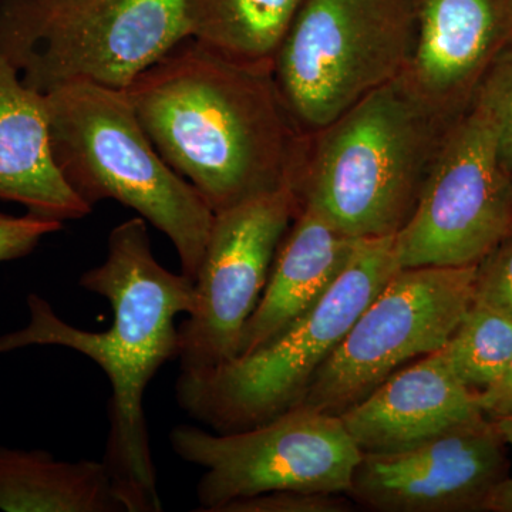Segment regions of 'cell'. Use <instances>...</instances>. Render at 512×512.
<instances>
[{
    "instance_id": "1",
    "label": "cell",
    "mask_w": 512,
    "mask_h": 512,
    "mask_svg": "<svg viewBox=\"0 0 512 512\" xmlns=\"http://www.w3.org/2000/svg\"><path fill=\"white\" fill-rule=\"evenodd\" d=\"M158 154L217 212L291 184L306 134L272 63H247L192 37L124 90Z\"/></svg>"
},
{
    "instance_id": "2",
    "label": "cell",
    "mask_w": 512,
    "mask_h": 512,
    "mask_svg": "<svg viewBox=\"0 0 512 512\" xmlns=\"http://www.w3.org/2000/svg\"><path fill=\"white\" fill-rule=\"evenodd\" d=\"M79 284L110 303L109 328L101 332L76 328L64 322L46 299L30 293L28 325L0 336V353L60 346L92 359L111 386L103 461L117 495L127 512L163 511L144 394L158 370L177 359L175 319L194 309V281L157 261L147 221L136 217L110 232L106 259L84 272Z\"/></svg>"
},
{
    "instance_id": "3",
    "label": "cell",
    "mask_w": 512,
    "mask_h": 512,
    "mask_svg": "<svg viewBox=\"0 0 512 512\" xmlns=\"http://www.w3.org/2000/svg\"><path fill=\"white\" fill-rule=\"evenodd\" d=\"M456 121L431 110L400 76L306 134L289 187L299 205L346 237H394L412 217Z\"/></svg>"
},
{
    "instance_id": "4",
    "label": "cell",
    "mask_w": 512,
    "mask_h": 512,
    "mask_svg": "<svg viewBox=\"0 0 512 512\" xmlns=\"http://www.w3.org/2000/svg\"><path fill=\"white\" fill-rule=\"evenodd\" d=\"M43 97L53 160L77 197L136 211L173 242L181 272L195 281L214 211L158 154L124 90L77 83Z\"/></svg>"
},
{
    "instance_id": "5",
    "label": "cell",
    "mask_w": 512,
    "mask_h": 512,
    "mask_svg": "<svg viewBox=\"0 0 512 512\" xmlns=\"http://www.w3.org/2000/svg\"><path fill=\"white\" fill-rule=\"evenodd\" d=\"M399 269L394 237L359 239L325 295L264 348L205 372H180L178 406L215 433L251 429L292 409Z\"/></svg>"
},
{
    "instance_id": "6",
    "label": "cell",
    "mask_w": 512,
    "mask_h": 512,
    "mask_svg": "<svg viewBox=\"0 0 512 512\" xmlns=\"http://www.w3.org/2000/svg\"><path fill=\"white\" fill-rule=\"evenodd\" d=\"M187 37V0H0V49L42 96L126 90Z\"/></svg>"
},
{
    "instance_id": "7",
    "label": "cell",
    "mask_w": 512,
    "mask_h": 512,
    "mask_svg": "<svg viewBox=\"0 0 512 512\" xmlns=\"http://www.w3.org/2000/svg\"><path fill=\"white\" fill-rule=\"evenodd\" d=\"M416 47L412 0H305L272 62L303 133L399 79Z\"/></svg>"
},
{
    "instance_id": "8",
    "label": "cell",
    "mask_w": 512,
    "mask_h": 512,
    "mask_svg": "<svg viewBox=\"0 0 512 512\" xmlns=\"http://www.w3.org/2000/svg\"><path fill=\"white\" fill-rule=\"evenodd\" d=\"M476 266L400 268L319 367L296 406L339 416L410 360L443 348L473 305Z\"/></svg>"
},
{
    "instance_id": "9",
    "label": "cell",
    "mask_w": 512,
    "mask_h": 512,
    "mask_svg": "<svg viewBox=\"0 0 512 512\" xmlns=\"http://www.w3.org/2000/svg\"><path fill=\"white\" fill-rule=\"evenodd\" d=\"M170 444L178 457L204 468L195 510L201 512L271 491L348 494L362 457L339 416L298 406L234 433L181 424Z\"/></svg>"
},
{
    "instance_id": "10",
    "label": "cell",
    "mask_w": 512,
    "mask_h": 512,
    "mask_svg": "<svg viewBox=\"0 0 512 512\" xmlns=\"http://www.w3.org/2000/svg\"><path fill=\"white\" fill-rule=\"evenodd\" d=\"M512 231V171L493 121L471 106L448 130L412 217L396 235L400 268L477 265Z\"/></svg>"
},
{
    "instance_id": "11",
    "label": "cell",
    "mask_w": 512,
    "mask_h": 512,
    "mask_svg": "<svg viewBox=\"0 0 512 512\" xmlns=\"http://www.w3.org/2000/svg\"><path fill=\"white\" fill-rule=\"evenodd\" d=\"M296 212L298 200L288 185L214 215L194 281V309L178 326L181 372H205L237 357L242 330Z\"/></svg>"
},
{
    "instance_id": "12",
    "label": "cell",
    "mask_w": 512,
    "mask_h": 512,
    "mask_svg": "<svg viewBox=\"0 0 512 512\" xmlns=\"http://www.w3.org/2000/svg\"><path fill=\"white\" fill-rule=\"evenodd\" d=\"M505 441L483 416L387 454H362L349 497L377 512L491 511L508 477Z\"/></svg>"
},
{
    "instance_id": "13",
    "label": "cell",
    "mask_w": 512,
    "mask_h": 512,
    "mask_svg": "<svg viewBox=\"0 0 512 512\" xmlns=\"http://www.w3.org/2000/svg\"><path fill=\"white\" fill-rule=\"evenodd\" d=\"M416 47L403 82L444 120L476 99L485 74L512 43V0H412Z\"/></svg>"
},
{
    "instance_id": "14",
    "label": "cell",
    "mask_w": 512,
    "mask_h": 512,
    "mask_svg": "<svg viewBox=\"0 0 512 512\" xmlns=\"http://www.w3.org/2000/svg\"><path fill=\"white\" fill-rule=\"evenodd\" d=\"M483 416L480 392L461 382L441 349L397 370L339 414L362 454L419 446Z\"/></svg>"
},
{
    "instance_id": "15",
    "label": "cell",
    "mask_w": 512,
    "mask_h": 512,
    "mask_svg": "<svg viewBox=\"0 0 512 512\" xmlns=\"http://www.w3.org/2000/svg\"><path fill=\"white\" fill-rule=\"evenodd\" d=\"M0 200L55 221L92 212L64 181L50 148L45 97L23 83L0 49Z\"/></svg>"
},
{
    "instance_id": "16",
    "label": "cell",
    "mask_w": 512,
    "mask_h": 512,
    "mask_svg": "<svg viewBox=\"0 0 512 512\" xmlns=\"http://www.w3.org/2000/svg\"><path fill=\"white\" fill-rule=\"evenodd\" d=\"M357 241L298 204L261 299L242 330L237 356L264 348L311 309L343 271Z\"/></svg>"
},
{
    "instance_id": "17",
    "label": "cell",
    "mask_w": 512,
    "mask_h": 512,
    "mask_svg": "<svg viewBox=\"0 0 512 512\" xmlns=\"http://www.w3.org/2000/svg\"><path fill=\"white\" fill-rule=\"evenodd\" d=\"M0 510L127 512L103 460H56L43 450L0 446Z\"/></svg>"
},
{
    "instance_id": "18",
    "label": "cell",
    "mask_w": 512,
    "mask_h": 512,
    "mask_svg": "<svg viewBox=\"0 0 512 512\" xmlns=\"http://www.w3.org/2000/svg\"><path fill=\"white\" fill-rule=\"evenodd\" d=\"M305 0H187L190 37L221 55L272 63Z\"/></svg>"
},
{
    "instance_id": "19",
    "label": "cell",
    "mask_w": 512,
    "mask_h": 512,
    "mask_svg": "<svg viewBox=\"0 0 512 512\" xmlns=\"http://www.w3.org/2000/svg\"><path fill=\"white\" fill-rule=\"evenodd\" d=\"M441 352L461 382L483 392L503 376L510 363L512 319L474 301Z\"/></svg>"
},
{
    "instance_id": "20",
    "label": "cell",
    "mask_w": 512,
    "mask_h": 512,
    "mask_svg": "<svg viewBox=\"0 0 512 512\" xmlns=\"http://www.w3.org/2000/svg\"><path fill=\"white\" fill-rule=\"evenodd\" d=\"M473 104L493 121L501 157L512 171V43L485 74Z\"/></svg>"
},
{
    "instance_id": "21",
    "label": "cell",
    "mask_w": 512,
    "mask_h": 512,
    "mask_svg": "<svg viewBox=\"0 0 512 512\" xmlns=\"http://www.w3.org/2000/svg\"><path fill=\"white\" fill-rule=\"evenodd\" d=\"M352 510V498L348 494L281 490L239 498L222 505L217 512H349Z\"/></svg>"
},
{
    "instance_id": "22",
    "label": "cell",
    "mask_w": 512,
    "mask_h": 512,
    "mask_svg": "<svg viewBox=\"0 0 512 512\" xmlns=\"http://www.w3.org/2000/svg\"><path fill=\"white\" fill-rule=\"evenodd\" d=\"M474 301L512 319V232L478 262Z\"/></svg>"
},
{
    "instance_id": "23",
    "label": "cell",
    "mask_w": 512,
    "mask_h": 512,
    "mask_svg": "<svg viewBox=\"0 0 512 512\" xmlns=\"http://www.w3.org/2000/svg\"><path fill=\"white\" fill-rule=\"evenodd\" d=\"M62 228L63 222L36 217L29 212L22 217L0 212V264L32 254L43 238Z\"/></svg>"
},
{
    "instance_id": "24",
    "label": "cell",
    "mask_w": 512,
    "mask_h": 512,
    "mask_svg": "<svg viewBox=\"0 0 512 512\" xmlns=\"http://www.w3.org/2000/svg\"><path fill=\"white\" fill-rule=\"evenodd\" d=\"M481 409L490 419L512 416V357L503 376L480 392Z\"/></svg>"
},
{
    "instance_id": "25",
    "label": "cell",
    "mask_w": 512,
    "mask_h": 512,
    "mask_svg": "<svg viewBox=\"0 0 512 512\" xmlns=\"http://www.w3.org/2000/svg\"><path fill=\"white\" fill-rule=\"evenodd\" d=\"M507 447L512 448V416L494 420ZM491 511L512 512V477H508L495 494Z\"/></svg>"
},
{
    "instance_id": "26",
    "label": "cell",
    "mask_w": 512,
    "mask_h": 512,
    "mask_svg": "<svg viewBox=\"0 0 512 512\" xmlns=\"http://www.w3.org/2000/svg\"><path fill=\"white\" fill-rule=\"evenodd\" d=\"M512 232V231H511Z\"/></svg>"
}]
</instances>
